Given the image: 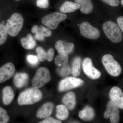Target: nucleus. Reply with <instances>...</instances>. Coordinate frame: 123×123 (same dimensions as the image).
<instances>
[{
	"label": "nucleus",
	"mask_w": 123,
	"mask_h": 123,
	"mask_svg": "<svg viewBox=\"0 0 123 123\" xmlns=\"http://www.w3.org/2000/svg\"><path fill=\"white\" fill-rule=\"evenodd\" d=\"M42 97V92L37 88H29L19 95L18 98V103L20 106L32 105L40 101Z\"/></svg>",
	"instance_id": "f257e3e1"
},
{
	"label": "nucleus",
	"mask_w": 123,
	"mask_h": 123,
	"mask_svg": "<svg viewBox=\"0 0 123 123\" xmlns=\"http://www.w3.org/2000/svg\"><path fill=\"white\" fill-rule=\"evenodd\" d=\"M103 29L107 37L111 42L118 43L122 40L123 35L121 31L115 22L107 21L103 23Z\"/></svg>",
	"instance_id": "f03ea898"
},
{
	"label": "nucleus",
	"mask_w": 123,
	"mask_h": 123,
	"mask_svg": "<svg viewBox=\"0 0 123 123\" xmlns=\"http://www.w3.org/2000/svg\"><path fill=\"white\" fill-rule=\"evenodd\" d=\"M23 23L22 15L18 13L13 14L5 26L8 34L12 37L16 36L22 29Z\"/></svg>",
	"instance_id": "7ed1b4c3"
},
{
	"label": "nucleus",
	"mask_w": 123,
	"mask_h": 123,
	"mask_svg": "<svg viewBox=\"0 0 123 123\" xmlns=\"http://www.w3.org/2000/svg\"><path fill=\"white\" fill-rule=\"evenodd\" d=\"M103 66L108 73L112 76H118L121 74V68L119 64L115 60L112 55L106 54L102 59Z\"/></svg>",
	"instance_id": "20e7f679"
},
{
	"label": "nucleus",
	"mask_w": 123,
	"mask_h": 123,
	"mask_svg": "<svg viewBox=\"0 0 123 123\" xmlns=\"http://www.w3.org/2000/svg\"><path fill=\"white\" fill-rule=\"evenodd\" d=\"M50 72L45 67H42L38 69L32 80V85L34 88H41L50 81Z\"/></svg>",
	"instance_id": "39448f33"
},
{
	"label": "nucleus",
	"mask_w": 123,
	"mask_h": 123,
	"mask_svg": "<svg viewBox=\"0 0 123 123\" xmlns=\"http://www.w3.org/2000/svg\"><path fill=\"white\" fill-rule=\"evenodd\" d=\"M67 16L64 14L58 12L53 13L44 16L42 18L43 24L51 30H55L58 27L59 24L65 20Z\"/></svg>",
	"instance_id": "423d86ee"
},
{
	"label": "nucleus",
	"mask_w": 123,
	"mask_h": 123,
	"mask_svg": "<svg viewBox=\"0 0 123 123\" xmlns=\"http://www.w3.org/2000/svg\"><path fill=\"white\" fill-rule=\"evenodd\" d=\"M83 80L75 77L66 78L60 82L58 86L60 92H63L77 88L84 84Z\"/></svg>",
	"instance_id": "0eeeda50"
},
{
	"label": "nucleus",
	"mask_w": 123,
	"mask_h": 123,
	"mask_svg": "<svg viewBox=\"0 0 123 123\" xmlns=\"http://www.w3.org/2000/svg\"><path fill=\"white\" fill-rule=\"evenodd\" d=\"M79 29L81 35L89 39H97L100 36L99 30L86 22H82L80 24Z\"/></svg>",
	"instance_id": "6e6552de"
},
{
	"label": "nucleus",
	"mask_w": 123,
	"mask_h": 123,
	"mask_svg": "<svg viewBox=\"0 0 123 123\" xmlns=\"http://www.w3.org/2000/svg\"><path fill=\"white\" fill-rule=\"evenodd\" d=\"M83 71L86 75L92 79H98L101 77V74L93 65L91 59L86 58L82 63Z\"/></svg>",
	"instance_id": "1a4fd4ad"
},
{
	"label": "nucleus",
	"mask_w": 123,
	"mask_h": 123,
	"mask_svg": "<svg viewBox=\"0 0 123 123\" xmlns=\"http://www.w3.org/2000/svg\"><path fill=\"white\" fill-rule=\"evenodd\" d=\"M105 119H110L112 123H118L119 121V107L111 101L108 103L106 110L104 114Z\"/></svg>",
	"instance_id": "9d476101"
},
{
	"label": "nucleus",
	"mask_w": 123,
	"mask_h": 123,
	"mask_svg": "<svg viewBox=\"0 0 123 123\" xmlns=\"http://www.w3.org/2000/svg\"><path fill=\"white\" fill-rule=\"evenodd\" d=\"M15 72V68L13 64L8 63L0 68V84L11 78Z\"/></svg>",
	"instance_id": "9b49d317"
},
{
	"label": "nucleus",
	"mask_w": 123,
	"mask_h": 123,
	"mask_svg": "<svg viewBox=\"0 0 123 123\" xmlns=\"http://www.w3.org/2000/svg\"><path fill=\"white\" fill-rule=\"evenodd\" d=\"M111 101L117 106L123 108V94L120 88L118 86H114L111 89L109 94Z\"/></svg>",
	"instance_id": "f8f14e48"
},
{
	"label": "nucleus",
	"mask_w": 123,
	"mask_h": 123,
	"mask_svg": "<svg viewBox=\"0 0 123 123\" xmlns=\"http://www.w3.org/2000/svg\"><path fill=\"white\" fill-rule=\"evenodd\" d=\"M55 47L60 55H68L72 52L74 45L72 43L60 40L56 43Z\"/></svg>",
	"instance_id": "ddd939ff"
},
{
	"label": "nucleus",
	"mask_w": 123,
	"mask_h": 123,
	"mask_svg": "<svg viewBox=\"0 0 123 123\" xmlns=\"http://www.w3.org/2000/svg\"><path fill=\"white\" fill-rule=\"evenodd\" d=\"M54 106L51 102H48L43 104L37 111L36 114L37 118L43 119L50 117L52 114Z\"/></svg>",
	"instance_id": "4468645a"
},
{
	"label": "nucleus",
	"mask_w": 123,
	"mask_h": 123,
	"mask_svg": "<svg viewBox=\"0 0 123 123\" xmlns=\"http://www.w3.org/2000/svg\"><path fill=\"white\" fill-rule=\"evenodd\" d=\"M29 78V75L26 73H17L14 77V83L17 88L21 89L27 85Z\"/></svg>",
	"instance_id": "2eb2a0df"
},
{
	"label": "nucleus",
	"mask_w": 123,
	"mask_h": 123,
	"mask_svg": "<svg viewBox=\"0 0 123 123\" xmlns=\"http://www.w3.org/2000/svg\"><path fill=\"white\" fill-rule=\"evenodd\" d=\"M62 101L68 110L74 109L76 104V96L74 92L72 91L68 92L64 96Z\"/></svg>",
	"instance_id": "dca6fc26"
},
{
	"label": "nucleus",
	"mask_w": 123,
	"mask_h": 123,
	"mask_svg": "<svg viewBox=\"0 0 123 123\" xmlns=\"http://www.w3.org/2000/svg\"><path fill=\"white\" fill-rule=\"evenodd\" d=\"M75 2L80 5L79 8L82 12L89 14L93 9V5L91 0H75Z\"/></svg>",
	"instance_id": "f3484780"
},
{
	"label": "nucleus",
	"mask_w": 123,
	"mask_h": 123,
	"mask_svg": "<svg viewBox=\"0 0 123 123\" xmlns=\"http://www.w3.org/2000/svg\"><path fill=\"white\" fill-rule=\"evenodd\" d=\"M2 93L3 103L5 105H8L14 98L15 95L13 90L10 86H6L3 89Z\"/></svg>",
	"instance_id": "a211bd4d"
},
{
	"label": "nucleus",
	"mask_w": 123,
	"mask_h": 123,
	"mask_svg": "<svg viewBox=\"0 0 123 123\" xmlns=\"http://www.w3.org/2000/svg\"><path fill=\"white\" fill-rule=\"evenodd\" d=\"M80 7L79 5L77 3L66 1L61 6L60 11L63 13H69L74 12Z\"/></svg>",
	"instance_id": "6ab92c4d"
},
{
	"label": "nucleus",
	"mask_w": 123,
	"mask_h": 123,
	"mask_svg": "<svg viewBox=\"0 0 123 123\" xmlns=\"http://www.w3.org/2000/svg\"><path fill=\"white\" fill-rule=\"evenodd\" d=\"M94 110L89 106L86 107L79 113V116L82 120L85 121H91L94 118Z\"/></svg>",
	"instance_id": "aec40b11"
},
{
	"label": "nucleus",
	"mask_w": 123,
	"mask_h": 123,
	"mask_svg": "<svg viewBox=\"0 0 123 123\" xmlns=\"http://www.w3.org/2000/svg\"><path fill=\"white\" fill-rule=\"evenodd\" d=\"M21 42L23 47L26 50L33 49L36 45L35 40L30 34L27 35L25 37L22 38Z\"/></svg>",
	"instance_id": "412c9836"
},
{
	"label": "nucleus",
	"mask_w": 123,
	"mask_h": 123,
	"mask_svg": "<svg viewBox=\"0 0 123 123\" xmlns=\"http://www.w3.org/2000/svg\"><path fill=\"white\" fill-rule=\"evenodd\" d=\"M56 116L59 120H65L68 118L69 113L67 107L64 105H58L56 107Z\"/></svg>",
	"instance_id": "4be33fe9"
},
{
	"label": "nucleus",
	"mask_w": 123,
	"mask_h": 123,
	"mask_svg": "<svg viewBox=\"0 0 123 123\" xmlns=\"http://www.w3.org/2000/svg\"><path fill=\"white\" fill-rule=\"evenodd\" d=\"M81 63V59L80 57H75L73 60L71 71L74 76L78 77L80 74Z\"/></svg>",
	"instance_id": "5701e85b"
},
{
	"label": "nucleus",
	"mask_w": 123,
	"mask_h": 123,
	"mask_svg": "<svg viewBox=\"0 0 123 123\" xmlns=\"http://www.w3.org/2000/svg\"><path fill=\"white\" fill-rule=\"evenodd\" d=\"M68 55H60L55 57V64L58 67H62L68 64Z\"/></svg>",
	"instance_id": "b1692460"
},
{
	"label": "nucleus",
	"mask_w": 123,
	"mask_h": 123,
	"mask_svg": "<svg viewBox=\"0 0 123 123\" xmlns=\"http://www.w3.org/2000/svg\"><path fill=\"white\" fill-rule=\"evenodd\" d=\"M8 33L4 24H0V46L2 45L7 40Z\"/></svg>",
	"instance_id": "393cba45"
},
{
	"label": "nucleus",
	"mask_w": 123,
	"mask_h": 123,
	"mask_svg": "<svg viewBox=\"0 0 123 123\" xmlns=\"http://www.w3.org/2000/svg\"><path fill=\"white\" fill-rule=\"evenodd\" d=\"M56 72L59 75L62 77L66 76L70 74L71 69L69 64L62 67H59L56 69Z\"/></svg>",
	"instance_id": "a878e982"
},
{
	"label": "nucleus",
	"mask_w": 123,
	"mask_h": 123,
	"mask_svg": "<svg viewBox=\"0 0 123 123\" xmlns=\"http://www.w3.org/2000/svg\"><path fill=\"white\" fill-rule=\"evenodd\" d=\"M32 33L35 34V39L40 41H43L44 39V36L41 33L39 27L37 25H35L31 29Z\"/></svg>",
	"instance_id": "bb28decb"
},
{
	"label": "nucleus",
	"mask_w": 123,
	"mask_h": 123,
	"mask_svg": "<svg viewBox=\"0 0 123 123\" xmlns=\"http://www.w3.org/2000/svg\"><path fill=\"white\" fill-rule=\"evenodd\" d=\"M9 119L7 111L0 107V123H8Z\"/></svg>",
	"instance_id": "cd10ccee"
},
{
	"label": "nucleus",
	"mask_w": 123,
	"mask_h": 123,
	"mask_svg": "<svg viewBox=\"0 0 123 123\" xmlns=\"http://www.w3.org/2000/svg\"><path fill=\"white\" fill-rule=\"evenodd\" d=\"M26 59L28 63L32 66H36L39 63V60L37 56L35 55H28L27 56Z\"/></svg>",
	"instance_id": "c85d7f7f"
},
{
	"label": "nucleus",
	"mask_w": 123,
	"mask_h": 123,
	"mask_svg": "<svg viewBox=\"0 0 123 123\" xmlns=\"http://www.w3.org/2000/svg\"><path fill=\"white\" fill-rule=\"evenodd\" d=\"M37 57L40 61L43 62L46 60V52L41 47H38L36 49Z\"/></svg>",
	"instance_id": "c756f323"
},
{
	"label": "nucleus",
	"mask_w": 123,
	"mask_h": 123,
	"mask_svg": "<svg viewBox=\"0 0 123 123\" xmlns=\"http://www.w3.org/2000/svg\"><path fill=\"white\" fill-rule=\"evenodd\" d=\"M36 5L37 7L40 8H47L49 5L48 0H37Z\"/></svg>",
	"instance_id": "7c9ffc66"
},
{
	"label": "nucleus",
	"mask_w": 123,
	"mask_h": 123,
	"mask_svg": "<svg viewBox=\"0 0 123 123\" xmlns=\"http://www.w3.org/2000/svg\"><path fill=\"white\" fill-rule=\"evenodd\" d=\"M39 28L40 30L44 37H49L51 35V31L48 28L43 26L40 27Z\"/></svg>",
	"instance_id": "2f4dec72"
},
{
	"label": "nucleus",
	"mask_w": 123,
	"mask_h": 123,
	"mask_svg": "<svg viewBox=\"0 0 123 123\" xmlns=\"http://www.w3.org/2000/svg\"><path fill=\"white\" fill-rule=\"evenodd\" d=\"M55 55V51L52 48H50L46 52V60L49 62L52 61Z\"/></svg>",
	"instance_id": "473e14b6"
},
{
	"label": "nucleus",
	"mask_w": 123,
	"mask_h": 123,
	"mask_svg": "<svg viewBox=\"0 0 123 123\" xmlns=\"http://www.w3.org/2000/svg\"><path fill=\"white\" fill-rule=\"evenodd\" d=\"M101 0L112 7H118L120 4L119 0Z\"/></svg>",
	"instance_id": "72a5a7b5"
},
{
	"label": "nucleus",
	"mask_w": 123,
	"mask_h": 123,
	"mask_svg": "<svg viewBox=\"0 0 123 123\" xmlns=\"http://www.w3.org/2000/svg\"><path fill=\"white\" fill-rule=\"evenodd\" d=\"M39 123H61V121L60 120L56 119L52 117H49L43 120Z\"/></svg>",
	"instance_id": "f704fd0d"
},
{
	"label": "nucleus",
	"mask_w": 123,
	"mask_h": 123,
	"mask_svg": "<svg viewBox=\"0 0 123 123\" xmlns=\"http://www.w3.org/2000/svg\"><path fill=\"white\" fill-rule=\"evenodd\" d=\"M117 23L119 27L120 30L123 32V16L119 17L117 19Z\"/></svg>",
	"instance_id": "c9c22d12"
},
{
	"label": "nucleus",
	"mask_w": 123,
	"mask_h": 123,
	"mask_svg": "<svg viewBox=\"0 0 123 123\" xmlns=\"http://www.w3.org/2000/svg\"><path fill=\"white\" fill-rule=\"evenodd\" d=\"M123 0H122V1H121V4H122V5H123Z\"/></svg>",
	"instance_id": "e433bc0d"
},
{
	"label": "nucleus",
	"mask_w": 123,
	"mask_h": 123,
	"mask_svg": "<svg viewBox=\"0 0 123 123\" xmlns=\"http://www.w3.org/2000/svg\"><path fill=\"white\" fill-rule=\"evenodd\" d=\"M15 1H19L20 0H15Z\"/></svg>",
	"instance_id": "4c0bfd02"
}]
</instances>
